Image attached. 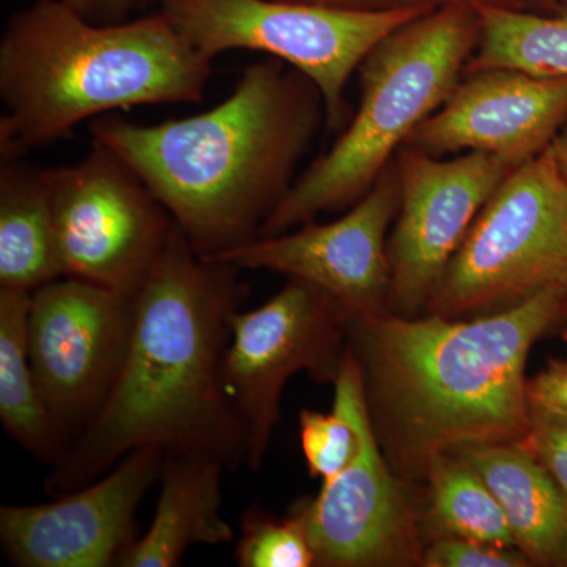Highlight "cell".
<instances>
[{"instance_id": "20", "label": "cell", "mask_w": 567, "mask_h": 567, "mask_svg": "<svg viewBox=\"0 0 567 567\" xmlns=\"http://www.w3.org/2000/svg\"><path fill=\"white\" fill-rule=\"evenodd\" d=\"M475 9L481 35L465 73L507 69L567 78V2L555 14L492 6Z\"/></svg>"}, {"instance_id": "30", "label": "cell", "mask_w": 567, "mask_h": 567, "mask_svg": "<svg viewBox=\"0 0 567 567\" xmlns=\"http://www.w3.org/2000/svg\"><path fill=\"white\" fill-rule=\"evenodd\" d=\"M536 2L539 3V6H544V3L555 2V0H536Z\"/></svg>"}, {"instance_id": "6", "label": "cell", "mask_w": 567, "mask_h": 567, "mask_svg": "<svg viewBox=\"0 0 567 567\" xmlns=\"http://www.w3.org/2000/svg\"><path fill=\"white\" fill-rule=\"evenodd\" d=\"M547 290L567 295V186L551 144L492 194L425 315H487Z\"/></svg>"}, {"instance_id": "28", "label": "cell", "mask_w": 567, "mask_h": 567, "mask_svg": "<svg viewBox=\"0 0 567 567\" xmlns=\"http://www.w3.org/2000/svg\"><path fill=\"white\" fill-rule=\"evenodd\" d=\"M85 20L96 24H114L128 20L130 14L140 13L158 3V0H63Z\"/></svg>"}, {"instance_id": "25", "label": "cell", "mask_w": 567, "mask_h": 567, "mask_svg": "<svg viewBox=\"0 0 567 567\" xmlns=\"http://www.w3.org/2000/svg\"><path fill=\"white\" fill-rule=\"evenodd\" d=\"M525 445L547 466L567 498V417L529 409Z\"/></svg>"}, {"instance_id": "9", "label": "cell", "mask_w": 567, "mask_h": 567, "mask_svg": "<svg viewBox=\"0 0 567 567\" xmlns=\"http://www.w3.org/2000/svg\"><path fill=\"white\" fill-rule=\"evenodd\" d=\"M347 323L349 312L336 298L295 278L267 303L235 312L221 379L245 431L246 465H262L290 377L306 371L334 383L349 346Z\"/></svg>"}, {"instance_id": "3", "label": "cell", "mask_w": 567, "mask_h": 567, "mask_svg": "<svg viewBox=\"0 0 567 567\" xmlns=\"http://www.w3.org/2000/svg\"><path fill=\"white\" fill-rule=\"evenodd\" d=\"M323 122L315 82L271 58L246 66L234 92L200 114L156 125L103 115L89 128L212 260L259 238Z\"/></svg>"}, {"instance_id": "8", "label": "cell", "mask_w": 567, "mask_h": 567, "mask_svg": "<svg viewBox=\"0 0 567 567\" xmlns=\"http://www.w3.org/2000/svg\"><path fill=\"white\" fill-rule=\"evenodd\" d=\"M63 278L134 298L174 226L130 164L102 142L80 163L44 167Z\"/></svg>"}, {"instance_id": "17", "label": "cell", "mask_w": 567, "mask_h": 567, "mask_svg": "<svg viewBox=\"0 0 567 567\" xmlns=\"http://www.w3.org/2000/svg\"><path fill=\"white\" fill-rule=\"evenodd\" d=\"M483 477L532 565L567 566V498L525 443H477L451 451Z\"/></svg>"}, {"instance_id": "19", "label": "cell", "mask_w": 567, "mask_h": 567, "mask_svg": "<svg viewBox=\"0 0 567 567\" xmlns=\"http://www.w3.org/2000/svg\"><path fill=\"white\" fill-rule=\"evenodd\" d=\"M32 292L0 287V420L11 439L44 464L55 465L70 447L51 415L29 358Z\"/></svg>"}, {"instance_id": "21", "label": "cell", "mask_w": 567, "mask_h": 567, "mask_svg": "<svg viewBox=\"0 0 567 567\" xmlns=\"http://www.w3.org/2000/svg\"><path fill=\"white\" fill-rule=\"evenodd\" d=\"M423 475L427 481L429 525L439 533L435 537L517 547L491 488L458 454H439L425 466Z\"/></svg>"}, {"instance_id": "14", "label": "cell", "mask_w": 567, "mask_h": 567, "mask_svg": "<svg viewBox=\"0 0 567 567\" xmlns=\"http://www.w3.org/2000/svg\"><path fill=\"white\" fill-rule=\"evenodd\" d=\"M164 451L141 447L87 486L43 505L2 506L0 540L18 567H111L136 540V513Z\"/></svg>"}, {"instance_id": "4", "label": "cell", "mask_w": 567, "mask_h": 567, "mask_svg": "<svg viewBox=\"0 0 567 567\" xmlns=\"http://www.w3.org/2000/svg\"><path fill=\"white\" fill-rule=\"evenodd\" d=\"M212 62L162 10L96 24L63 0H37L11 14L0 40V158L112 111L203 102Z\"/></svg>"}, {"instance_id": "16", "label": "cell", "mask_w": 567, "mask_h": 567, "mask_svg": "<svg viewBox=\"0 0 567 567\" xmlns=\"http://www.w3.org/2000/svg\"><path fill=\"white\" fill-rule=\"evenodd\" d=\"M221 458L205 453L164 454L151 527L126 548L118 567H174L193 546H223L234 529L221 516Z\"/></svg>"}, {"instance_id": "24", "label": "cell", "mask_w": 567, "mask_h": 567, "mask_svg": "<svg viewBox=\"0 0 567 567\" xmlns=\"http://www.w3.org/2000/svg\"><path fill=\"white\" fill-rule=\"evenodd\" d=\"M423 565L427 567H525L532 561L513 546H496L461 537H435L424 548Z\"/></svg>"}, {"instance_id": "23", "label": "cell", "mask_w": 567, "mask_h": 567, "mask_svg": "<svg viewBox=\"0 0 567 567\" xmlns=\"http://www.w3.org/2000/svg\"><path fill=\"white\" fill-rule=\"evenodd\" d=\"M300 440L309 473L322 481L331 480L350 464L358 443L352 421L336 404L328 415L303 410Z\"/></svg>"}, {"instance_id": "15", "label": "cell", "mask_w": 567, "mask_h": 567, "mask_svg": "<svg viewBox=\"0 0 567 567\" xmlns=\"http://www.w3.org/2000/svg\"><path fill=\"white\" fill-rule=\"evenodd\" d=\"M566 121L567 78L473 71L405 145L435 158L491 153L518 167L546 151Z\"/></svg>"}, {"instance_id": "10", "label": "cell", "mask_w": 567, "mask_h": 567, "mask_svg": "<svg viewBox=\"0 0 567 567\" xmlns=\"http://www.w3.org/2000/svg\"><path fill=\"white\" fill-rule=\"evenodd\" d=\"M333 385V404L352 421L358 443L350 464L323 481L316 498L298 503L316 566L423 565L415 511L383 457L369 412L363 371L350 346Z\"/></svg>"}, {"instance_id": "13", "label": "cell", "mask_w": 567, "mask_h": 567, "mask_svg": "<svg viewBox=\"0 0 567 567\" xmlns=\"http://www.w3.org/2000/svg\"><path fill=\"white\" fill-rule=\"evenodd\" d=\"M401 189L395 162L342 218L309 221L293 233L260 237L215 257L245 270H268L315 284L350 316L388 312L391 267L386 233L399 212Z\"/></svg>"}, {"instance_id": "22", "label": "cell", "mask_w": 567, "mask_h": 567, "mask_svg": "<svg viewBox=\"0 0 567 567\" xmlns=\"http://www.w3.org/2000/svg\"><path fill=\"white\" fill-rule=\"evenodd\" d=\"M235 561L241 567L316 566L315 550L300 505L284 520L268 516L259 506L245 511Z\"/></svg>"}, {"instance_id": "1", "label": "cell", "mask_w": 567, "mask_h": 567, "mask_svg": "<svg viewBox=\"0 0 567 567\" xmlns=\"http://www.w3.org/2000/svg\"><path fill=\"white\" fill-rule=\"evenodd\" d=\"M240 268L203 259L174 223L134 297L128 350L102 410L52 465L63 495L99 480L132 451L205 453L246 464V436L223 388L230 319L248 300Z\"/></svg>"}, {"instance_id": "27", "label": "cell", "mask_w": 567, "mask_h": 567, "mask_svg": "<svg viewBox=\"0 0 567 567\" xmlns=\"http://www.w3.org/2000/svg\"><path fill=\"white\" fill-rule=\"evenodd\" d=\"M527 399L532 410L567 417V361H550L528 380Z\"/></svg>"}, {"instance_id": "18", "label": "cell", "mask_w": 567, "mask_h": 567, "mask_svg": "<svg viewBox=\"0 0 567 567\" xmlns=\"http://www.w3.org/2000/svg\"><path fill=\"white\" fill-rule=\"evenodd\" d=\"M51 189L44 167L0 166V287L33 292L61 279Z\"/></svg>"}, {"instance_id": "29", "label": "cell", "mask_w": 567, "mask_h": 567, "mask_svg": "<svg viewBox=\"0 0 567 567\" xmlns=\"http://www.w3.org/2000/svg\"><path fill=\"white\" fill-rule=\"evenodd\" d=\"M551 148H554L555 156H557L558 167L567 186V121L551 142Z\"/></svg>"}, {"instance_id": "12", "label": "cell", "mask_w": 567, "mask_h": 567, "mask_svg": "<svg viewBox=\"0 0 567 567\" xmlns=\"http://www.w3.org/2000/svg\"><path fill=\"white\" fill-rule=\"evenodd\" d=\"M394 162L401 200L388 241V312L415 317L427 306L476 216L517 167L491 153L443 159L406 145Z\"/></svg>"}, {"instance_id": "5", "label": "cell", "mask_w": 567, "mask_h": 567, "mask_svg": "<svg viewBox=\"0 0 567 567\" xmlns=\"http://www.w3.org/2000/svg\"><path fill=\"white\" fill-rule=\"evenodd\" d=\"M480 35L475 7L456 3L427 11L380 41L358 69L357 114L333 147L295 181L259 238L363 199L417 126L450 99Z\"/></svg>"}, {"instance_id": "11", "label": "cell", "mask_w": 567, "mask_h": 567, "mask_svg": "<svg viewBox=\"0 0 567 567\" xmlns=\"http://www.w3.org/2000/svg\"><path fill=\"white\" fill-rule=\"evenodd\" d=\"M134 298L61 278L33 290L29 358L40 393L70 445L91 424L121 372Z\"/></svg>"}, {"instance_id": "7", "label": "cell", "mask_w": 567, "mask_h": 567, "mask_svg": "<svg viewBox=\"0 0 567 567\" xmlns=\"http://www.w3.org/2000/svg\"><path fill=\"white\" fill-rule=\"evenodd\" d=\"M158 6L210 61L227 51H257L303 73L322 93L330 130H341L350 118L344 92L365 55L435 10H346L286 0H158Z\"/></svg>"}, {"instance_id": "26", "label": "cell", "mask_w": 567, "mask_h": 567, "mask_svg": "<svg viewBox=\"0 0 567 567\" xmlns=\"http://www.w3.org/2000/svg\"><path fill=\"white\" fill-rule=\"evenodd\" d=\"M286 2L308 3V6L331 7V9L346 10H390L404 9V7H425V9H439V7L456 6H492L505 7V9L529 10L539 3L536 0H286Z\"/></svg>"}, {"instance_id": "2", "label": "cell", "mask_w": 567, "mask_h": 567, "mask_svg": "<svg viewBox=\"0 0 567 567\" xmlns=\"http://www.w3.org/2000/svg\"><path fill=\"white\" fill-rule=\"evenodd\" d=\"M565 309L567 295L547 290L468 319L349 315V346L391 465L413 476L461 446L524 443L529 350Z\"/></svg>"}]
</instances>
